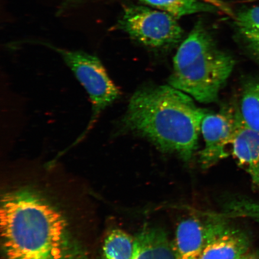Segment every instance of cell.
<instances>
[{"label": "cell", "mask_w": 259, "mask_h": 259, "mask_svg": "<svg viewBox=\"0 0 259 259\" xmlns=\"http://www.w3.org/2000/svg\"><path fill=\"white\" fill-rule=\"evenodd\" d=\"M206 112L192 97L169 85L142 87L130 100L118 130L147 139L163 153L189 161L198 148Z\"/></svg>", "instance_id": "cell-1"}, {"label": "cell", "mask_w": 259, "mask_h": 259, "mask_svg": "<svg viewBox=\"0 0 259 259\" xmlns=\"http://www.w3.org/2000/svg\"><path fill=\"white\" fill-rule=\"evenodd\" d=\"M0 220L7 259H85L64 217L36 193L19 190L6 193Z\"/></svg>", "instance_id": "cell-2"}, {"label": "cell", "mask_w": 259, "mask_h": 259, "mask_svg": "<svg viewBox=\"0 0 259 259\" xmlns=\"http://www.w3.org/2000/svg\"><path fill=\"white\" fill-rule=\"evenodd\" d=\"M235 61L219 50L202 25L194 28L174 58L169 85L200 103H213L234 69Z\"/></svg>", "instance_id": "cell-3"}, {"label": "cell", "mask_w": 259, "mask_h": 259, "mask_svg": "<svg viewBox=\"0 0 259 259\" xmlns=\"http://www.w3.org/2000/svg\"><path fill=\"white\" fill-rule=\"evenodd\" d=\"M85 89L92 105V118L79 140L85 137L101 113L121 96L99 58L82 51L57 50Z\"/></svg>", "instance_id": "cell-4"}, {"label": "cell", "mask_w": 259, "mask_h": 259, "mask_svg": "<svg viewBox=\"0 0 259 259\" xmlns=\"http://www.w3.org/2000/svg\"><path fill=\"white\" fill-rule=\"evenodd\" d=\"M122 25L135 40L153 48L171 46L183 35L182 28L172 16L143 6L126 10Z\"/></svg>", "instance_id": "cell-5"}, {"label": "cell", "mask_w": 259, "mask_h": 259, "mask_svg": "<svg viewBox=\"0 0 259 259\" xmlns=\"http://www.w3.org/2000/svg\"><path fill=\"white\" fill-rule=\"evenodd\" d=\"M239 111L224 106L218 112H206L201 132L205 145L200 152L199 162L203 169H208L228 156L237 128Z\"/></svg>", "instance_id": "cell-6"}, {"label": "cell", "mask_w": 259, "mask_h": 259, "mask_svg": "<svg viewBox=\"0 0 259 259\" xmlns=\"http://www.w3.org/2000/svg\"><path fill=\"white\" fill-rule=\"evenodd\" d=\"M250 239L240 230L214 220L201 259H238L249 252Z\"/></svg>", "instance_id": "cell-7"}, {"label": "cell", "mask_w": 259, "mask_h": 259, "mask_svg": "<svg viewBox=\"0 0 259 259\" xmlns=\"http://www.w3.org/2000/svg\"><path fill=\"white\" fill-rule=\"evenodd\" d=\"M213 221L187 219L178 225L173 243L176 259H201L211 234Z\"/></svg>", "instance_id": "cell-8"}, {"label": "cell", "mask_w": 259, "mask_h": 259, "mask_svg": "<svg viewBox=\"0 0 259 259\" xmlns=\"http://www.w3.org/2000/svg\"><path fill=\"white\" fill-rule=\"evenodd\" d=\"M232 151L239 166L250 176L252 187L259 193V133L245 124L240 113Z\"/></svg>", "instance_id": "cell-9"}, {"label": "cell", "mask_w": 259, "mask_h": 259, "mask_svg": "<svg viewBox=\"0 0 259 259\" xmlns=\"http://www.w3.org/2000/svg\"><path fill=\"white\" fill-rule=\"evenodd\" d=\"M131 259H176L173 243L163 229L148 227L135 237Z\"/></svg>", "instance_id": "cell-10"}, {"label": "cell", "mask_w": 259, "mask_h": 259, "mask_svg": "<svg viewBox=\"0 0 259 259\" xmlns=\"http://www.w3.org/2000/svg\"><path fill=\"white\" fill-rule=\"evenodd\" d=\"M145 4L161 10L176 19L182 16L215 11V8L199 0H141Z\"/></svg>", "instance_id": "cell-11"}, {"label": "cell", "mask_w": 259, "mask_h": 259, "mask_svg": "<svg viewBox=\"0 0 259 259\" xmlns=\"http://www.w3.org/2000/svg\"><path fill=\"white\" fill-rule=\"evenodd\" d=\"M134 247L135 238L121 230H112L103 245V259H131Z\"/></svg>", "instance_id": "cell-12"}, {"label": "cell", "mask_w": 259, "mask_h": 259, "mask_svg": "<svg viewBox=\"0 0 259 259\" xmlns=\"http://www.w3.org/2000/svg\"><path fill=\"white\" fill-rule=\"evenodd\" d=\"M239 111L245 124L259 133V80L244 85Z\"/></svg>", "instance_id": "cell-13"}, {"label": "cell", "mask_w": 259, "mask_h": 259, "mask_svg": "<svg viewBox=\"0 0 259 259\" xmlns=\"http://www.w3.org/2000/svg\"><path fill=\"white\" fill-rule=\"evenodd\" d=\"M236 24L251 53L259 63V6L239 13Z\"/></svg>", "instance_id": "cell-14"}, {"label": "cell", "mask_w": 259, "mask_h": 259, "mask_svg": "<svg viewBox=\"0 0 259 259\" xmlns=\"http://www.w3.org/2000/svg\"><path fill=\"white\" fill-rule=\"evenodd\" d=\"M226 213L232 218L248 219L259 224V202L247 199H235L226 207Z\"/></svg>", "instance_id": "cell-15"}, {"label": "cell", "mask_w": 259, "mask_h": 259, "mask_svg": "<svg viewBox=\"0 0 259 259\" xmlns=\"http://www.w3.org/2000/svg\"><path fill=\"white\" fill-rule=\"evenodd\" d=\"M238 259H259V250L248 252Z\"/></svg>", "instance_id": "cell-16"}]
</instances>
